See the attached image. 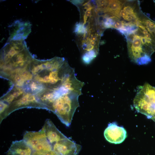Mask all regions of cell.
Returning <instances> with one entry per match:
<instances>
[{"mask_svg":"<svg viewBox=\"0 0 155 155\" xmlns=\"http://www.w3.org/2000/svg\"><path fill=\"white\" fill-rule=\"evenodd\" d=\"M124 34L131 61L139 65L150 62L151 56L155 52V39L147 28L137 26Z\"/></svg>","mask_w":155,"mask_h":155,"instance_id":"6da1fadb","label":"cell"},{"mask_svg":"<svg viewBox=\"0 0 155 155\" xmlns=\"http://www.w3.org/2000/svg\"><path fill=\"white\" fill-rule=\"evenodd\" d=\"M137 112L154 121L155 119V87L146 83L140 88L133 100Z\"/></svg>","mask_w":155,"mask_h":155,"instance_id":"7a4b0ae2","label":"cell"},{"mask_svg":"<svg viewBox=\"0 0 155 155\" xmlns=\"http://www.w3.org/2000/svg\"><path fill=\"white\" fill-rule=\"evenodd\" d=\"M23 140L34 151H49L53 150L42 129L38 131H26Z\"/></svg>","mask_w":155,"mask_h":155,"instance_id":"3957f363","label":"cell"},{"mask_svg":"<svg viewBox=\"0 0 155 155\" xmlns=\"http://www.w3.org/2000/svg\"><path fill=\"white\" fill-rule=\"evenodd\" d=\"M142 12L138 1H125L119 13V19L135 24Z\"/></svg>","mask_w":155,"mask_h":155,"instance_id":"277c9868","label":"cell"},{"mask_svg":"<svg viewBox=\"0 0 155 155\" xmlns=\"http://www.w3.org/2000/svg\"><path fill=\"white\" fill-rule=\"evenodd\" d=\"M8 40H24L31 32V24L28 21H15L9 26Z\"/></svg>","mask_w":155,"mask_h":155,"instance_id":"5b68a950","label":"cell"},{"mask_svg":"<svg viewBox=\"0 0 155 155\" xmlns=\"http://www.w3.org/2000/svg\"><path fill=\"white\" fill-rule=\"evenodd\" d=\"M52 148L58 155H77L82 147L66 137L54 144Z\"/></svg>","mask_w":155,"mask_h":155,"instance_id":"8992f818","label":"cell"},{"mask_svg":"<svg viewBox=\"0 0 155 155\" xmlns=\"http://www.w3.org/2000/svg\"><path fill=\"white\" fill-rule=\"evenodd\" d=\"M106 140L115 144L122 142L127 137V132L122 127L119 126L115 122L109 123L104 132Z\"/></svg>","mask_w":155,"mask_h":155,"instance_id":"52a82bcc","label":"cell"},{"mask_svg":"<svg viewBox=\"0 0 155 155\" xmlns=\"http://www.w3.org/2000/svg\"><path fill=\"white\" fill-rule=\"evenodd\" d=\"M42 129L52 146L58 141L67 137L56 128L49 119L46 121Z\"/></svg>","mask_w":155,"mask_h":155,"instance_id":"ba28073f","label":"cell"},{"mask_svg":"<svg viewBox=\"0 0 155 155\" xmlns=\"http://www.w3.org/2000/svg\"><path fill=\"white\" fill-rule=\"evenodd\" d=\"M34 151L23 139L13 142L6 155H33Z\"/></svg>","mask_w":155,"mask_h":155,"instance_id":"9c48e42d","label":"cell"},{"mask_svg":"<svg viewBox=\"0 0 155 155\" xmlns=\"http://www.w3.org/2000/svg\"><path fill=\"white\" fill-rule=\"evenodd\" d=\"M125 1V0H109L106 8L100 12L107 13L119 19V13Z\"/></svg>","mask_w":155,"mask_h":155,"instance_id":"30bf717a","label":"cell"},{"mask_svg":"<svg viewBox=\"0 0 155 155\" xmlns=\"http://www.w3.org/2000/svg\"><path fill=\"white\" fill-rule=\"evenodd\" d=\"M139 20L155 39V21L150 19L143 12L141 15Z\"/></svg>","mask_w":155,"mask_h":155,"instance_id":"8fae6325","label":"cell"},{"mask_svg":"<svg viewBox=\"0 0 155 155\" xmlns=\"http://www.w3.org/2000/svg\"><path fill=\"white\" fill-rule=\"evenodd\" d=\"M33 155H58L53 150L49 151H34Z\"/></svg>","mask_w":155,"mask_h":155,"instance_id":"7c38bea8","label":"cell"},{"mask_svg":"<svg viewBox=\"0 0 155 155\" xmlns=\"http://www.w3.org/2000/svg\"><path fill=\"white\" fill-rule=\"evenodd\" d=\"M31 60H32V59H31ZM30 60H26V61H23V62H24V61H30ZM20 63H19V64H20ZM14 65H16V64H14ZM7 65V66H4L5 67V66H9V65ZM4 66H3V67H4ZM2 67H3V66H2Z\"/></svg>","mask_w":155,"mask_h":155,"instance_id":"4fadbf2b","label":"cell"}]
</instances>
